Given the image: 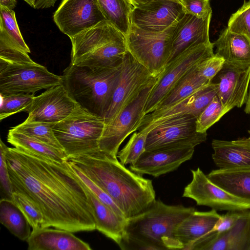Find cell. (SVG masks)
<instances>
[{
  "mask_svg": "<svg viewBox=\"0 0 250 250\" xmlns=\"http://www.w3.org/2000/svg\"><path fill=\"white\" fill-rule=\"evenodd\" d=\"M12 192L31 200L41 211L42 228L72 232L96 229L94 209L82 181L68 163L16 147H8Z\"/></svg>",
  "mask_w": 250,
  "mask_h": 250,
  "instance_id": "1",
  "label": "cell"
},
{
  "mask_svg": "<svg viewBox=\"0 0 250 250\" xmlns=\"http://www.w3.org/2000/svg\"><path fill=\"white\" fill-rule=\"evenodd\" d=\"M66 161L108 194L127 219L145 212L156 200L151 180L127 168L117 157L99 148Z\"/></svg>",
  "mask_w": 250,
  "mask_h": 250,
  "instance_id": "2",
  "label": "cell"
},
{
  "mask_svg": "<svg viewBox=\"0 0 250 250\" xmlns=\"http://www.w3.org/2000/svg\"><path fill=\"white\" fill-rule=\"evenodd\" d=\"M195 209L182 205H169L155 200L145 212L127 219L126 235L120 246L123 250L181 249L174 236L177 226Z\"/></svg>",
  "mask_w": 250,
  "mask_h": 250,
  "instance_id": "3",
  "label": "cell"
},
{
  "mask_svg": "<svg viewBox=\"0 0 250 250\" xmlns=\"http://www.w3.org/2000/svg\"><path fill=\"white\" fill-rule=\"evenodd\" d=\"M121 67L122 64L115 67L92 68L70 63L62 76V84L80 107L104 118L119 81Z\"/></svg>",
  "mask_w": 250,
  "mask_h": 250,
  "instance_id": "4",
  "label": "cell"
},
{
  "mask_svg": "<svg viewBox=\"0 0 250 250\" xmlns=\"http://www.w3.org/2000/svg\"><path fill=\"white\" fill-rule=\"evenodd\" d=\"M70 64L92 68L120 65L128 50L125 36L107 20L69 37Z\"/></svg>",
  "mask_w": 250,
  "mask_h": 250,
  "instance_id": "5",
  "label": "cell"
},
{
  "mask_svg": "<svg viewBox=\"0 0 250 250\" xmlns=\"http://www.w3.org/2000/svg\"><path fill=\"white\" fill-rule=\"evenodd\" d=\"M104 118L94 115L79 105L63 120L54 124L55 135L68 157L99 149L104 126Z\"/></svg>",
  "mask_w": 250,
  "mask_h": 250,
  "instance_id": "6",
  "label": "cell"
},
{
  "mask_svg": "<svg viewBox=\"0 0 250 250\" xmlns=\"http://www.w3.org/2000/svg\"><path fill=\"white\" fill-rule=\"evenodd\" d=\"M177 21L160 32L145 30L131 24L125 37L128 51L154 75L161 74L169 61L172 36Z\"/></svg>",
  "mask_w": 250,
  "mask_h": 250,
  "instance_id": "7",
  "label": "cell"
},
{
  "mask_svg": "<svg viewBox=\"0 0 250 250\" xmlns=\"http://www.w3.org/2000/svg\"><path fill=\"white\" fill-rule=\"evenodd\" d=\"M62 82V76L36 62L19 64L0 59V95L35 94Z\"/></svg>",
  "mask_w": 250,
  "mask_h": 250,
  "instance_id": "8",
  "label": "cell"
},
{
  "mask_svg": "<svg viewBox=\"0 0 250 250\" xmlns=\"http://www.w3.org/2000/svg\"><path fill=\"white\" fill-rule=\"evenodd\" d=\"M213 43L192 45L170 61L155 84L146 102L145 115L158 104L193 67L214 54Z\"/></svg>",
  "mask_w": 250,
  "mask_h": 250,
  "instance_id": "9",
  "label": "cell"
},
{
  "mask_svg": "<svg viewBox=\"0 0 250 250\" xmlns=\"http://www.w3.org/2000/svg\"><path fill=\"white\" fill-rule=\"evenodd\" d=\"M195 116L186 114L167 120L148 133L146 151L180 147H195L207 140V133L196 129Z\"/></svg>",
  "mask_w": 250,
  "mask_h": 250,
  "instance_id": "10",
  "label": "cell"
},
{
  "mask_svg": "<svg viewBox=\"0 0 250 250\" xmlns=\"http://www.w3.org/2000/svg\"><path fill=\"white\" fill-rule=\"evenodd\" d=\"M161 74L157 76L152 74L127 51L122 62L119 81L104 117L105 122L114 118L143 90L157 81Z\"/></svg>",
  "mask_w": 250,
  "mask_h": 250,
  "instance_id": "11",
  "label": "cell"
},
{
  "mask_svg": "<svg viewBox=\"0 0 250 250\" xmlns=\"http://www.w3.org/2000/svg\"><path fill=\"white\" fill-rule=\"evenodd\" d=\"M159 79L143 90L114 118L105 122V126L99 141V148L101 150L113 157H117L122 143L131 133L137 130L145 116L148 98Z\"/></svg>",
  "mask_w": 250,
  "mask_h": 250,
  "instance_id": "12",
  "label": "cell"
},
{
  "mask_svg": "<svg viewBox=\"0 0 250 250\" xmlns=\"http://www.w3.org/2000/svg\"><path fill=\"white\" fill-rule=\"evenodd\" d=\"M191 181L185 187L182 196L194 200L197 205L220 210L250 209V200L237 197L212 182L198 167L191 170Z\"/></svg>",
  "mask_w": 250,
  "mask_h": 250,
  "instance_id": "13",
  "label": "cell"
},
{
  "mask_svg": "<svg viewBox=\"0 0 250 250\" xmlns=\"http://www.w3.org/2000/svg\"><path fill=\"white\" fill-rule=\"evenodd\" d=\"M53 20L60 30L70 37L106 19L98 0H62Z\"/></svg>",
  "mask_w": 250,
  "mask_h": 250,
  "instance_id": "14",
  "label": "cell"
},
{
  "mask_svg": "<svg viewBox=\"0 0 250 250\" xmlns=\"http://www.w3.org/2000/svg\"><path fill=\"white\" fill-rule=\"evenodd\" d=\"M78 105L62 83L34 97L24 111L28 113L25 121L55 124L68 117Z\"/></svg>",
  "mask_w": 250,
  "mask_h": 250,
  "instance_id": "15",
  "label": "cell"
},
{
  "mask_svg": "<svg viewBox=\"0 0 250 250\" xmlns=\"http://www.w3.org/2000/svg\"><path fill=\"white\" fill-rule=\"evenodd\" d=\"M214 78L218 87L217 96L226 113L246 103L250 84V64L225 61Z\"/></svg>",
  "mask_w": 250,
  "mask_h": 250,
  "instance_id": "16",
  "label": "cell"
},
{
  "mask_svg": "<svg viewBox=\"0 0 250 250\" xmlns=\"http://www.w3.org/2000/svg\"><path fill=\"white\" fill-rule=\"evenodd\" d=\"M218 87L211 81L193 94L174 105L161 110H155L145 115L137 130L148 132L156 125L167 120L182 115H192L196 117L217 95Z\"/></svg>",
  "mask_w": 250,
  "mask_h": 250,
  "instance_id": "17",
  "label": "cell"
},
{
  "mask_svg": "<svg viewBox=\"0 0 250 250\" xmlns=\"http://www.w3.org/2000/svg\"><path fill=\"white\" fill-rule=\"evenodd\" d=\"M182 4L171 0H154L133 7L131 23L149 31L165 30L184 15Z\"/></svg>",
  "mask_w": 250,
  "mask_h": 250,
  "instance_id": "18",
  "label": "cell"
},
{
  "mask_svg": "<svg viewBox=\"0 0 250 250\" xmlns=\"http://www.w3.org/2000/svg\"><path fill=\"white\" fill-rule=\"evenodd\" d=\"M194 147H180L145 151L129 168L133 172L155 177L172 172L192 157Z\"/></svg>",
  "mask_w": 250,
  "mask_h": 250,
  "instance_id": "19",
  "label": "cell"
},
{
  "mask_svg": "<svg viewBox=\"0 0 250 250\" xmlns=\"http://www.w3.org/2000/svg\"><path fill=\"white\" fill-rule=\"evenodd\" d=\"M221 216L215 209L208 211L195 210L184 219L174 232L182 250H195L207 239Z\"/></svg>",
  "mask_w": 250,
  "mask_h": 250,
  "instance_id": "20",
  "label": "cell"
},
{
  "mask_svg": "<svg viewBox=\"0 0 250 250\" xmlns=\"http://www.w3.org/2000/svg\"><path fill=\"white\" fill-rule=\"evenodd\" d=\"M211 15L199 18L186 13L184 14L178 21L173 32L169 62L192 45L211 42L209 28Z\"/></svg>",
  "mask_w": 250,
  "mask_h": 250,
  "instance_id": "21",
  "label": "cell"
},
{
  "mask_svg": "<svg viewBox=\"0 0 250 250\" xmlns=\"http://www.w3.org/2000/svg\"><path fill=\"white\" fill-rule=\"evenodd\" d=\"M72 232L58 229H32L26 240L28 250H91L90 245Z\"/></svg>",
  "mask_w": 250,
  "mask_h": 250,
  "instance_id": "22",
  "label": "cell"
},
{
  "mask_svg": "<svg viewBox=\"0 0 250 250\" xmlns=\"http://www.w3.org/2000/svg\"><path fill=\"white\" fill-rule=\"evenodd\" d=\"M81 181L94 209L96 229L120 246L126 237L127 219L119 215L102 203Z\"/></svg>",
  "mask_w": 250,
  "mask_h": 250,
  "instance_id": "23",
  "label": "cell"
},
{
  "mask_svg": "<svg viewBox=\"0 0 250 250\" xmlns=\"http://www.w3.org/2000/svg\"><path fill=\"white\" fill-rule=\"evenodd\" d=\"M212 158L219 169L250 167V136L233 141L214 139Z\"/></svg>",
  "mask_w": 250,
  "mask_h": 250,
  "instance_id": "24",
  "label": "cell"
},
{
  "mask_svg": "<svg viewBox=\"0 0 250 250\" xmlns=\"http://www.w3.org/2000/svg\"><path fill=\"white\" fill-rule=\"evenodd\" d=\"M213 43L215 54L225 62L250 64V41L246 36L233 33L227 27Z\"/></svg>",
  "mask_w": 250,
  "mask_h": 250,
  "instance_id": "25",
  "label": "cell"
},
{
  "mask_svg": "<svg viewBox=\"0 0 250 250\" xmlns=\"http://www.w3.org/2000/svg\"><path fill=\"white\" fill-rule=\"evenodd\" d=\"M207 250H250V211L244 210L232 228L219 232Z\"/></svg>",
  "mask_w": 250,
  "mask_h": 250,
  "instance_id": "26",
  "label": "cell"
},
{
  "mask_svg": "<svg viewBox=\"0 0 250 250\" xmlns=\"http://www.w3.org/2000/svg\"><path fill=\"white\" fill-rule=\"evenodd\" d=\"M207 176L230 193L250 200V167L213 170Z\"/></svg>",
  "mask_w": 250,
  "mask_h": 250,
  "instance_id": "27",
  "label": "cell"
},
{
  "mask_svg": "<svg viewBox=\"0 0 250 250\" xmlns=\"http://www.w3.org/2000/svg\"><path fill=\"white\" fill-rule=\"evenodd\" d=\"M198 65L193 67L185 75L158 104L154 110L169 107L211 82L201 75Z\"/></svg>",
  "mask_w": 250,
  "mask_h": 250,
  "instance_id": "28",
  "label": "cell"
},
{
  "mask_svg": "<svg viewBox=\"0 0 250 250\" xmlns=\"http://www.w3.org/2000/svg\"><path fill=\"white\" fill-rule=\"evenodd\" d=\"M7 141L15 147L32 152L61 163L68 158L64 150L51 146L13 128L9 130Z\"/></svg>",
  "mask_w": 250,
  "mask_h": 250,
  "instance_id": "29",
  "label": "cell"
},
{
  "mask_svg": "<svg viewBox=\"0 0 250 250\" xmlns=\"http://www.w3.org/2000/svg\"><path fill=\"white\" fill-rule=\"evenodd\" d=\"M0 222L12 234L22 241H26L32 231L25 216L11 199H0Z\"/></svg>",
  "mask_w": 250,
  "mask_h": 250,
  "instance_id": "30",
  "label": "cell"
},
{
  "mask_svg": "<svg viewBox=\"0 0 250 250\" xmlns=\"http://www.w3.org/2000/svg\"><path fill=\"white\" fill-rule=\"evenodd\" d=\"M106 19L125 37L131 27L133 6L129 0H98Z\"/></svg>",
  "mask_w": 250,
  "mask_h": 250,
  "instance_id": "31",
  "label": "cell"
},
{
  "mask_svg": "<svg viewBox=\"0 0 250 250\" xmlns=\"http://www.w3.org/2000/svg\"><path fill=\"white\" fill-rule=\"evenodd\" d=\"M0 37L27 53L31 52L20 32L14 11L2 6H0Z\"/></svg>",
  "mask_w": 250,
  "mask_h": 250,
  "instance_id": "32",
  "label": "cell"
},
{
  "mask_svg": "<svg viewBox=\"0 0 250 250\" xmlns=\"http://www.w3.org/2000/svg\"><path fill=\"white\" fill-rule=\"evenodd\" d=\"M54 125V123L24 121L13 128L51 146L64 150L53 130Z\"/></svg>",
  "mask_w": 250,
  "mask_h": 250,
  "instance_id": "33",
  "label": "cell"
},
{
  "mask_svg": "<svg viewBox=\"0 0 250 250\" xmlns=\"http://www.w3.org/2000/svg\"><path fill=\"white\" fill-rule=\"evenodd\" d=\"M148 133L145 130L134 133L124 147L118 151L117 158L123 165L134 164L146 151Z\"/></svg>",
  "mask_w": 250,
  "mask_h": 250,
  "instance_id": "34",
  "label": "cell"
},
{
  "mask_svg": "<svg viewBox=\"0 0 250 250\" xmlns=\"http://www.w3.org/2000/svg\"><path fill=\"white\" fill-rule=\"evenodd\" d=\"M11 199L25 216L32 229L42 228L44 217L34 202L24 195L18 192H12Z\"/></svg>",
  "mask_w": 250,
  "mask_h": 250,
  "instance_id": "35",
  "label": "cell"
},
{
  "mask_svg": "<svg viewBox=\"0 0 250 250\" xmlns=\"http://www.w3.org/2000/svg\"><path fill=\"white\" fill-rule=\"evenodd\" d=\"M35 94L0 95V120L24 111L31 104Z\"/></svg>",
  "mask_w": 250,
  "mask_h": 250,
  "instance_id": "36",
  "label": "cell"
},
{
  "mask_svg": "<svg viewBox=\"0 0 250 250\" xmlns=\"http://www.w3.org/2000/svg\"><path fill=\"white\" fill-rule=\"evenodd\" d=\"M226 113L219 98L216 96L197 118V131L206 132L211 126L218 122Z\"/></svg>",
  "mask_w": 250,
  "mask_h": 250,
  "instance_id": "37",
  "label": "cell"
},
{
  "mask_svg": "<svg viewBox=\"0 0 250 250\" xmlns=\"http://www.w3.org/2000/svg\"><path fill=\"white\" fill-rule=\"evenodd\" d=\"M231 32L246 36L250 41V0L232 14L229 19L228 27Z\"/></svg>",
  "mask_w": 250,
  "mask_h": 250,
  "instance_id": "38",
  "label": "cell"
},
{
  "mask_svg": "<svg viewBox=\"0 0 250 250\" xmlns=\"http://www.w3.org/2000/svg\"><path fill=\"white\" fill-rule=\"evenodd\" d=\"M68 164L74 172L102 203L108 206L119 215L125 218L122 210L108 194H107L98 185L84 174L78 167L69 163H68Z\"/></svg>",
  "mask_w": 250,
  "mask_h": 250,
  "instance_id": "39",
  "label": "cell"
},
{
  "mask_svg": "<svg viewBox=\"0 0 250 250\" xmlns=\"http://www.w3.org/2000/svg\"><path fill=\"white\" fill-rule=\"evenodd\" d=\"M0 59L19 64L33 63L28 53L19 49L6 40L0 37Z\"/></svg>",
  "mask_w": 250,
  "mask_h": 250,
  "instance_id": "40",
  "label": "cell"
},
{
  "mask_svg": "<svg viewBox=\"0 0 250 250\" xmlns=\"http://www.w3.org/2000/svg\"><path fill=\"white\" fill-rule=\"evenodd\" d=\"M8 147L0 139V181L1 191L3 193L2 198L11 199L13 192L6 157V153Z\"/></svg>",
  "mask_w": 250,
  "mask_h": 250,
  "instance_id": "41",
  "label": "cell"
},
{
  "mask_svg": "<svg viewBox=\"0 0 250 250\" xmlns=\"http://www.w3.org/2000/svg\"><path fill=\"white\" fill-rule=\"evenodd\" d=\"M224 62V58L214 54L199 63L198 68L201 75L208 81L211 82L221 70Z\"/></svg>",
  "mask_w": 250,
  "mask_h": 250,
  "instance_id": "42",
  "label": "cell"
},
{
  "mask_svg": "<svg viewBox=\"0 0 250 250\" xmlns=\"http://www.w3.org/2000/svg\"><path fill=\"white\" fill-rule=\"evenodd\" d=\"M186 13L197 18H205L212 14L209 0H181Z\"/></svg>",
  "mask_w": 250,
  "mask_h": 250,
  "instance_id": "43",
  "label": "cell"
},
{
  "mask_svg": "<svg viewBox=\"0 0 250 250\" xmlns=\"http://www.w3.org/2000/svg\"><path fill=\"white\" fill-rule=\"evenodd\" d=\"M243 211L244 210H229L225 214L221 215L212 231L222 232L230 229L240 218Z\"/></svg>",
  "mask_w": 250,
  "mask_h": 250,
  "instance_id": "44",
  "label": "cell"
},
{
  "mask_svg": "<svg viewBox=\"0 0 250 250\" xmlns=\"http://www.w3.org/2000/svg\"><path fill=\"white\" fill-rule=\"evenodd\" d=\"M58 0H34V8L40 9L53 7Z\"/></svg>",
  "mask_w": 250,
  "mask_h": 250,
  "instance_id": "45",
  "label": "cell"
},
{
  "mask_svg": "<svg viewBox=\"0 0 250 250\" xmlns=\"http://www.w3.org/2000/svg\"><path fill=\"white\" fill-rule=\"evenodd\" d=\"M17 0H0V6L13 9L17 4Z\"/></svg>",
  "mask_w": 250,
  "mask_h": 250,
  "instance_id": "46",
  "label": "cell"
},
{
  "mask_svg": "<svg viewBox=\"0 0 250 250\" xmlns=\"http://www.w3.org/2000/svg\"><path fill=\"white\" fill-rule=\"evenodd\" d=\"M154 0H129V1L131 2V3L132 4L133 7L144 4L146 3H147L150 1H152ZM176 1L177 2H179L181 3V0H171Z\"/></svg>",
  "mask_w": 250,
  "mask_h": 250,
  "instance_id": "47",
  "label": "cell"
},
{
  "mask_svg": "<svg viewBox=\"0 0 250 250\" xmlns=\"http://www.w3.org/2000/svg\"><path fill=\"white\" fill-rule=\"evenodd\" d=\"M246 106L245 111L246 113L250 115V86L249 93L248 94L247 98L246 101Z\"/></svg>",
  "mask_w": 250,
  "mask_h": 250,
  "instance_id": "48",
  "label": "cell"
},
{
  "mask_svg": "<svg viewBox=\"0 0 250 250\" xmlns=\"http://www.w3.org/2000/svg\"><path fill=\"white\" fill-rule=\"evenodd\" d=\"M30 6L34 8V0H23Z\"/></svg>",
  "mask_w": 250,
  "mask_h": 250,
  "instance_id": "49",
  "label": "cell"
}]
</instances>
